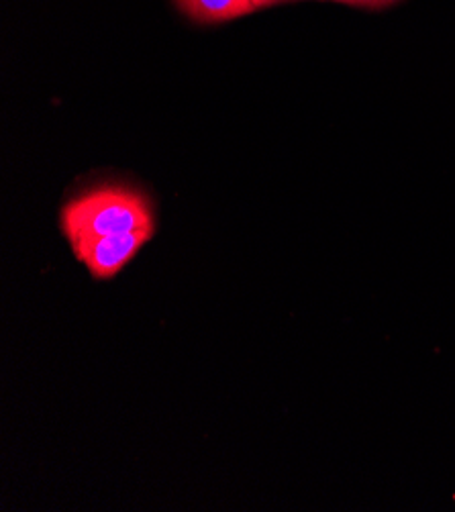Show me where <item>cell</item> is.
Masks as SVG:
<instances>
[{
	"label": "cell",
	"instance_id": "cell-2",
	"mask_svg": "<svg viewBox=\"0 0 455 512\" xmlns=\"http://www.w3.org/2000/svg\"><path fill=\"white\" fill-rule=\"evenodd\" d=\"M154 233L156 231H135L125 235L94 237L70 247L74 258L86 266L94 280H111L135 258Z\"/></svg>",
	"mask_w": 455,
	"mask_h": 512
},
{
	"label": "cell",
	"instance_id": "cell-1",
	"mask_svg": "<svg viewBox=\"0 0 455 512\" xmlns=\"http://www.w3.org/2000/svg\"><path fill=\"white\" fill-rule=\"evenodd\" d=\"M70 245L86 239L156 231L154 211L147 196L129 186H98L68 200L60 215Z\"/></svg>",
	"mask_w": 455,
	"mask_h": 512
},
{
	"label": "cell",
	"instance_id": "cell-5",
	"mask_svg": "<svg viewBox=\"0 0 455 512\" xmlns=\"http://www.w3.org/2000/svg\"><path fill=\"white\" fill-rule=\"evenodd\" d=\"M251 3H254L256 11H260V9H270V7L284 5V3H298V0H251Z\"/></svg>",
	"mask_w": 455,
	"mask_h": 512
},
{
	"label": "cell",
	"instance_id": "cell-4",
	"mask_svg": "<svg viewBox=\"0 0 455 512\" xmlns=\"http://www.w3.org/2000/svg\"><path fill=\"white\" fill-rule=\"evenodd\" d=\"M333 3H341V5L356 7V9L378 11V9H386V7L396 5V3H400V0H333Z\"/></svg>",
	"mask_w": 455,
	"mask_h": 512
},
{
	"label": "cell",
	"instance_id": "cell-3",
	"mask_svg": "<svg viewBox=\"0 0 455 512\" xmlns=\"http://www.w3.org/2000/svg\"><path fill=\"white\" fill-rule=\"evenodd\" d=\"M176 7L194 23L217 25L256 13L251 0H174Z\"/></svg>",
	"mask_w": 455,
	"mask_h": 512
}]
</instances>
